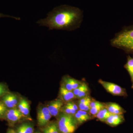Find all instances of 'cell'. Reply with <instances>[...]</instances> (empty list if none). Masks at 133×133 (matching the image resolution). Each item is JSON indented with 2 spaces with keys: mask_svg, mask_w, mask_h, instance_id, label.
I'll list each match as a JSON object with an SVG mask.
<instances>
[{
  "mask_svg": "<svg viewBox=\"0 0 133 133\" xmlns=\"http://www.w3.org/2000/svg\"><path fill=\"white\" fill-rule=\"evenodd\" d=\"M83 12L78 8L62 5L49 12L45 19L37 22L40 26L49 30L71 31L79 28L83 21Z\"/></svg>",
  "mask_w": 133,
  "mask_h": 133,
  "instance_id": "cell-1",
  "label": "cell"
},
{
  "mask_svg": "<svg viewBox=\"0 0 133 133\" xmlns=\"http://www.w3.org/2000/svg\"><path fill=\"white\" fill-rule=\"evenodd\" d=\"M112 46L133 54V25L124 28L116 33L110 41Z\"/></svg>",
  "mask_w": 133,
  "mask_h": 133,
  "instance_id": "cell-2",
  "label": "cell"
},
{
  "mask_svg": "<svg viewBox=\"0 0 133 133\" xmlns=\"http://www.w3.org/2000/svg\"><path fill=\"white\" fill-rule=\"evenodd\" d=\"M57 117L60 133H74L79 126L74 115L60 112Z\"/></svg>",
  "mask_w": 133,
  "mask_h": 133,
  "instance_id": "cell-3",
  "label": "cell"
},
{
  "mask_svg": "<svg viewBox=\"0 0 133 133\" xmlns=\"http://www.w3.org/2000/svg\"><path fill=\"white\" fill-rule=\"evenodd\" d=\"M98 82L104 87L107 92L114 96L127 97L128 96L127 91L125 88H122L114 83L103 81L99 79Z\"/></svg>",
  "mask_w": 133,
  "mask_h": 133,
  "instance_id": "cell-4",
  "label": "cell"
},
{
  "mask_svg": "<svg viewBox=\"0 0 133 133\" xmlns=\"http://www.w3.org/2000/svg\"><path fill=\"white\" fill-rule=\"evenodd\" d=\"M82 82L83 81L73 78L69 75H66L63 77L62 86L68 90L72 91L77 88Z\"/></svg>",
  "mask_w": 133,
  "mask_h": 133,
  "instance_id": "cell-5",
  "label": "cell"
},
{
  "mask_svg": "<svg viewBox=\"0 0 133 133\" xmlns=\"http://www.w3.org/2000/svg\"><path fill=\"white\" fill-rule=\"evenodd\" d=\"M64 104V102L60 98L51 101L48 107L50 114L52 116H58L61 112V109Z\"/></svg>",
  "mask_w": 133,
  "mask_h": 133,
  "instance_id": "cell-6",
  "label": "cell"
},
{
  "mask_svg": "<svg viewBox=\"0 0 133 133\" xmlns=\"http://www.w3.org/2000/svg\"><path fill=\"white\" fill-rule=\"evenodd\" d=\"M2 102L6 107L9 108H15L18 104V97L16 95L8 93L3 96Z\"/></svg>",
  "mask_w": 133,
  "mask_h": 133,
  "instance_id": "cell-7",
  "label": "cell"
},
{
  "mask_svg": "<svg viewBox=\"0 0 133 133\" xmlns=\"http://www.w3.org/2000/svg\"><path fill=\"white\" fill-rule=\"evenodd\" d=\"M23 116L20 110L16 108H11L9 110H7L6 113L7 119L9 121L13 123L19 121Z\"/></svg>",
  "mask_w": 133,
  "mask_h": 133,
  "instance_id": "cell-8",
  "label": "cell"
},
{
  "mask_svg": "<svg viewBox=\"0 0 133 133\" xmlns=\"http://www.w3.org/2000/svg\"><path fill=\"white\" fill-rule=\"evenodd\" d=\"M104 107L112 114L122 115L125 113V110L118 104L115 102L104 103Z\"/></svg>",
  "mask_w": 133,
  "mask_h": 133,
  "instance_id": "cell-9",
  "label": "cell"
},
{
  "mask_svg": "<svg viewBox=\"0 0 133 133\" xmlns=\"http://www.w3.org/2000/svg\"><path fill=\"white\" fill-rule=\"evenodd\" d=\"M125 121L123 114H111L104 122L108 125L114 127L122 124Z\"/></svg>",
  "mask_w": 133,
  "mask_h": 133,
  "instance_id": "cell-10",
  "label": "cell"
},
{
  "mask_svg": "<svg viewBox=\"0 0 133 133\" xmlns=\"http://www.w3.org/2000/svg\"><path fill=\"white\" fill-rule=\"evenodd\" d=\"M59 95L60 99L64 103L73 101L77 98L72 91L68 90L62 85L59 89Z\"/></svg>",
  "mask_w": 133,
  "mask_h": 133,
  "instance_id": "cell-11",
  "label": "cell"
},
{
  "mask_svg": "<svg viewBox=\"0 0 133 133\" xmlns=\"http://www.w3.org/2000/svg\"><path fill=\"white\" fill-rule=\"evenodd\" d=\"M74 116L79 125L93 118L89 112L79 109L76 112Z\"/></svg>",
  "mask_w": 133,
  "mask_h": 133,
  "instance_id": "cell-12",
  "label": "cell"
},
{
  "mask_svg": "<svg viewBox=\"0 0 133 133\" xmlns=\"http://www.w3.org/2000/svg\"><path fill=\"white\" fill-rule=\"evenodd\" d=\"M92 98L90 95L79 99L77 102L79 109L89 112L90 109V104Z\"/></svg>",
  "mask_w": 133,
  "mask_h": 133,
  "instance_id": "cell-13",
  "label": "cell"
},
{
  "mask_svg": "<svg viewBox=\"0 0 133 133\" xmlns=\"http://www.w3.org/2000/svg\"><path fill=\"white\" fill-rule=\"evenodd\" d=\"M18 104V109L23 116H28L30 113V107L28 101L24 99H22Z\"/></svg>",
  "mask_w": 133,
  "mask_h": 133,
  "instance_id": "cell-14",
  "label": "cell"
},
{
  "mask_svg": "<svg viewBox=\"0 0 133 133\" xmlns=\"http://www.w3.org/2000/svg\"><path fill=\"white\" fill-rule=\"evenodd\" d=\"M124 67L128 72L130 76L132 83V88L133 89V58L131 57L129 55L127 56V60Z\"/></svg>",
  "mask_w": 133,
  "mask_h": 133,
  "instance_id": "cell-15",
  "label": "cell"
},
{
  "mask_svg": "<svg viewBox=\"0 0 133 133\" xmlns=\"http://www.w3.org/2000/svg\"><path fill=\"white\" fill-rule=\"evenodd\" d=\"M111 114L104 107L100 110L98 112L94 118H96L99 121L104 122L107 119Z\"/></svg>",
  "mask_w": 133,
  "mask_h": 133,
  "instance_id": "cell-16",
  "label": "cell"
},
{
  "mask_svg": "<svg viewBox=\"0 0 133 133\" xmlns=\"http://www.w3.org/2000/svg\"><path fill=\"white\" fill-rule=\"evenodd\" d=\"M44 133H60L57 122L51 123L43 129Z\"/></svg>",
  "mask_w": 133,
  "mask_h": 133,
  "instance_id": "cell-17",
  "label": "cell"
},
{
  "mask_svg": "<svg viewBox=\"0 0 133 133\" xmlns=\"http://www.w3.org/2000/svg\"><path fill=\"white\" fill-rule=\"evenodd\" d=\"M34 128L31 125L29 124H24L17 129V133H33Z\"/></svg>",
  "mask_w": 133,
  "mask_h": 133,
  "instance_id": "cell-18",
  "label": "cell"
},
{
  "mask_svg": "<svg viewBox=\"0 0 133 133\" xmlns=\"http://www.w3.org/2000/svg\"><path fill=\"white\" fill-rule=\"evenodd\" d=\"M104 107V103L101 102L100 104L98 105L95 107L90 108L89 113L94 118L98 112L100 110H101Z\"/></svg>",
  "mask_w": 133,
  "mask_h": 133,
  "instance_id": "cell-19",
  "label": "cell"
},
{
  "mask_svg": "<svg viewBox=\"0 0 133 133\" xmlns=\"http://www.w3.org/2000/svg\"><path fill=\"white\" fill-rule=\"evenodd\" d=\"M50 114V113L48 107L45 106L41 107L38 108L37 111V118H39Z\"/></svg>",
  "mask_w": 133,
  "mask_h": 133,
  "instance_id": "cell-20",
  "label": "cell"
},
{
  "mask_svg": "<svg viewBox=\"0 0 133 133\" xmlns=\"http://www.w3.org/2000/svg\"><path fill=\"white\" fill-rule=\"evenodd\" d=\"M77 112L76 110L70 107L66 104L64 105L61 110V112L72 115H74Z\"/></svg>",
  "mask_w": 133,
  "mask_h": 133,
  "instance_id": "cell-21",
  "label": "cell"
},
{
  "mask_svg": "<svg viewBox=\"0 0 133 133\" xmlns=\"http://www.w3.org/2000/svg\"><path fill=\"white\" fill-rule=\"evenodd\" d=\"M90 92V89L88 85L87 84L79 92L78 95L77 97V99H79L87 96H89Z\"/></svg>",
  "mask_w": 133,
  "mask_h": 133,
  "instance_id": "cell-22",
  "label": "cell"
},
{
  "mask_svg": "<svg viewBox=\"0 0 133 133\" xmlns=\"http://www.w3.org/2000/svg\"><path fill=\"white\" fill-rule=\"evenodd\" d=\"M51 116H52L50 114L37 119L38 125L41 126L45 125L48 124L51 118Z\"/></svg>",
  "mask_w": 133,
  "mask_h": 133,
  "instance_id": "cell-23",
  "label": "cell"
},
{
  "mask_svg": "<svg viewBox=\"0 0 133 133\" xmlns=\"http://www.w3.org/2000/svg\"><path fill=\"white\" fill-rule=\"evenodd\" d=\"M8 93L7 88L3 84L0 83V97L4 96Z\"/></svg>",
  "mask_w": 133,
  "mask_h": 133,
  "instance_id": "cell-24",
  "label": "cell"
},
{
  "mask_svg": "<svg viewBox=\"0 0 133 133\" xmlns=\"http://www.w3.org/2000/svg\"><path fill=\"white\" fill-rule=\"evenodd\" d=\"M7 111V107L2 102H0V118L6 114Z\"/></svg>",
  "mask_w": 133,
  "mask_h": 133,
  "instance_id": "cell-25",
  "label": "cell"
},
{
  "mask_svg": "<svg viewBox=\"0 0 133 133\" xmlns=\"http://www.w3.org/2000/svg\"><path fill=\"white\" fill-rule=\"evenodd\" d=\"M66 105L70 106V107L76 110L77 111L79 110L78 106L77 103L74 102V101H72L70 102H67L66 104Z\"/></svg>",
  "mask_w": 133,
  "mask_h": 133,
  "instance_id": "cell-26",
  "label": "cell"
},
{
  "mask_svg": "<svg viewBox=\"0 0 133 133\" xmlns=\"http://www.w3.org/2000/svg\"><path fill=\"white\" fill-rule=\"evenodd\" d=\"M4 17H10V18H13V19L17 20H21V18L20 17H16L11 16L8 15L4 14H3L0 12V18Z\"/></svg>",
  "mask_w": 133,
  "mask_h": 133,
  "instance_id": "cell-27",
  "label": "cell"
},
{
  "mask_svg": "<svg viewBox=\"0 0 133 133\" xmlns=\"http://www.w3.org/2000/svg\"><path fill=\"white\" fill-rule=\"evenodd\" d=\"M6 133H17L16 131H15L13 129H9Z\"/></svg>",
  "mask_w": 133,
  "mask_h": 133,
  "instance_id": "cell-28",
  "label": "cell"
},
{
  "mask_svg": "<svg viewBox=\"0 0 133 133\" xmlns=\"http://www.w3.org/2000/svg\"><path fill=\"white\" fill-rule=\"evenodd\" d=\"M36 133H41L40 132H36Z\"/></svg>",
  "mask_w": 133,
  "mask_h": 133,
  "instance_id": "cell-29",
  "label": "cell"
},
{
  "mask_svg": "<svg viewBox=\"0 0 133 133\" xmlns=\"http://www.w3.org/2000/svg\"></svg>",
  "mask_w": 133,
  "mask_h": 133,
  "instance_id": "cell-30",
  "label": "cell"
}]
</instances>
